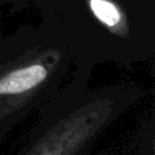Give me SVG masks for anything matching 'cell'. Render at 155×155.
I'll return each instance as SVG.
<instances>
[{
	"instance_id": "cell-2",
	"label": "cell",
	"mask_w": 155,
	"mask_h": 155,
	"mask_svg": "<svg viewBox=\"0 0 155 155\" xmlns=\"http://www.w3.org/2000/svg\"><path fill=\"white\" fill-rule=\"evenodd\" d=\"M94 18L110 33L118 37H128L129 26L124 8L116 0H84Z\"/></svg>"
},
{
	"instance_id": "cell-1",
	"label": "cell",
	"mask_w": 155,
	"mask_h": 155,
	"mask_svg": "<svg viewBox=\"0 0 155 155\" xmlns=\"http://www.w3.org/2000/svg\"><path fill=\"white\" fill-rule=\"evenodd\" d=\"M51 52H46L37 60L14 68L0 78V94H21L37 87L48 78L49 68L42 61Z\"/></svg>"
}]
</instances>
